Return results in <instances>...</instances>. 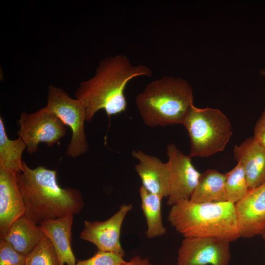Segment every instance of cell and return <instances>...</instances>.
<instances>
[{"mask_svg": "<svg viewBox=\"0 0 265 265\" xmlns=\"http://www.w3.org/2000/svg\"><path fill=\"white\" fill-rule=\"evenodd\" d=\"M26 148L25 143L19 138H8L3 118L0 117V168L17 175L21 172L22 154Z\"/></svg>", "mask_w": 265, "mask_h": 265, "instance_id": "ac0fdd59", "label": "cell"}, {"mask_svg": "<svg viewBox=\"0 0 265 265\" xmlns=\"http://www.w3.org/2000/svg\"><path fill=\"white\" fill-rule=\"evenodd\" d=\"M132 209L131 204H123L106 220H85L80 238L93 243L98 250L114 252L124 257L125 252L120 242L121 227L126 215Z\"/></svg>", "mask_w": 265, "mask_h": 265, "instance_id": "30bf717a", "label": "cell"}, {"mask_svg": "<svg viewBox=\"0 0 265 265\" xmlns=\"http://www.w3.org/2000/svg\"><path fill=\"white\" fill-rule=\"evenodd\" d=\"M45 108L57 116L72 131L66 154L77 158L86 153L88 144L85 132L86 108L84 103L78 98H71L62 89L50 85Z\"/></svg>", "mask_w": 265, "mask_h": 265, "instance_id": "8992f818", "label": "cell"}, {"mask_svg": "<svg viewBox=\"0 0 265 265\" xmlns=\"http://www.w3.org/2000/svg\"><path fill=\"white\" fill-rule=\"evenodd\" d=\"M122 265H153L147 258H143L139 256H135L129 261H126Z\"/></svg>", "mask_w": 265, "mask_h": 265, "instance_id": "d4e9b609", "label": "cell"}, {"mask_svg": "<svg viewBox=\"0 0 265 265\" xmlns=\"http://www.w3.org/2000/svg\"><path fill=\"white\" fill-rule=\"evenodd\" d=\"M16 178L25 215L38 225L46 220L79 214L84 208L80 191L60 186L55 170L42 166L32 169L23 161L21 172Z\"/></svg>", "mask_w": 265, "mask_h": 265, "instance_id": "7a4b0ae2", "label": "cell"}, {"mask_svg": "<svg viewBox=\"0 0 265 265\" xmlns=\"http://www.w3.org/2000/svg\"><path fill=\"white\" fill-rule=\"evenodd\" d=\"M225 194L227 201L236 204L248 194L249 188L245 173L239 162L225 174Z\"/></svg>", "mask_w": 265, "mask_h": 265, "instance_id": "ffe728a7", "label": "cell"}, {"mask_svg": "<svg viewBox=\"0 0 265 265\" xmlns=\"http://www.w3.org/2000/svg\"><path fill=\"white\" fill-rule=\"evenodd\" d=\"M26 256L3 239H0V265H25Z\"/></svg>", "mask_w": 265, "mask_h": 265, "instance_id": "603a6c76", "label": "cell"}, {"mask_svg": "<svg viewBox=\"0 0 265 265\" xmlns=\"http://www.w3.org/2000/svg\"><path fill=\"white\" fill-rule=\"evenodd\" d=\"M123 257L114 252L98 250L90 258L78 260L76 265H122L126 262Z\"/></svg>", "mask_w": 265, "mask_h": 265, "instance_id": "7402d4cb", "label": "cell"}, {"mask_svg": "<svg viewBox=\"0 0 265 265\" xmlns=\"http://www.w3.org/2000/svg\"><path fill=\"white\" fill-rule=\"evenodd\" d=\"M168 220L185 238L212 237L232 242L241 237L235 205L228 201L183 200L171 206Z\"/></svg>", "mask_w": 265, "mask_h": 265, "instance_id": "3957f363", "label": "cell"}, {"mask_svg": "<svg viewBox=\"0 0 265 265\" xmlns=\"http://www.w3.org/2000/svg\"><path fill=\"white\" fill-rule=\"evenodd\" d=\"M23 197L16 175L0 168V238H2L10 226L25 214Z\"/></svg>", "mask_w": 265, "mask_h": 265, "instance_id": "7c38bea8", "label": "cell"}, {"mask_svg": "<svg viewBox=\"0 0 265 265\" xmlns=\"http://www.w3.org/2000/svg\"><path fill=\"white\" fill-rule=\"evenodd\" d=\"M45 236L39 226L23 215L14 221L2 238L26 256Z\"/></svg>", "mask_w": 265, "mask_h": 265, "instance_id": "2e32d148", "label": "cell"}, {"mask_svg": "<svg viewBox=\"0 0 265 265\" xmlns=\"http://www.w3.org/2000/svg\"><path fill=\"white\" fill-rule=\"evenodd\" d=\"M139 192L141 201V209L147 224L145 232L146 237L151 238L164 235L166 232V229L162 220V198L149 192L142 186Z\"/></svg>", "mask_w": 265, "mask_h": 265, "instance_id": "d6986e66", "label": "cell"}, {"mask_svg": "<svg viewBox=\"0 0 265 265\" xmlns=\"http://www.w3.org/2000/svg\"><path fill=\"white\" fill-rule=\"evenodd\" d=\"M182 125L190 138L191 158L207 157L222 151L233 134L229 119L216 108H200L193 105Z\"/></svg>", "mask_w": 265, "mask_h": 265, "instance_id": "5b68a950", "label": "cell"}, {"mask_svg": "<svg viewBox=\"0 0 265 265\" xmlns=\"http://www.w3.org/2000/svg\"><path fill=\"white\" fill-rule=\"evenodd\" d=\"M253 137L265 148V107L255 124Z\"/></svg>", "mask_w": 265, "mask_h": 265, "instance_id": "cb8c5ba5", "label": "cell"}, {"mask_svg": "<svg viewBox=\"0 0 265 265\" xmlns=\"http://www.w3.org/2000/svg\"><path fill=\"white\" fill-rule=\"evenodd\" d=\"M233 152L244 170L250 190L265 183V148L254 137L235 145Z\"/></svg>", "mask_w": 265, "mask_h": 265, "instance_id": "5bb4252c", "label": "cell"}, {"mask_svg": "<svg viewBox=\"0 0 265 265\" xmlns=\"http://www.w3.org/2000/svg\"><path fill=\"white\" fill-rule=\"evenodd\" d=\"M225 179V174H222L216 169L206 170L201 173L190 200L197 203L227 201Z\"/></svg>", "mask_w": 265, "mask_h": 265, "instance_id": "e0dca14e", "label": "cell"}, {"mask_svg": "<svg viewBox=\"0 0 265 265\" xmlns=\"http://www.w3.org/2000/svg\"><path fill=\"white\" fill-rule=\"evenodd\" d=\"M169 192L167 205L190 199L201 173L195 168L191 157L182 153L174 144L167 147Z\"/></svg>", "mask_w": 265, "mask_h": 265, "instance_id": "9c48e42d", "label": "cell"}, {"mask_svg": "<svg viewBox=\"0 0 265 265\" xmlns=\"http://www.w3.org/2000/svg\"><path fill=\"white\" fill-rule=\"evenodd\" d=\"M73 214L43 221L38 226L49 239L57 254L60 265H76L71 249L72 226Z\"/></svg>", "mask_w": 265, "mask_h": 265, "instance_id": "9a60e30c", "label": "cell"}, {"mask_svg": "<svg viewBox=\"0 0 265 265\" xmlns=\"http://www.w3.org/2000/svg\"><path fill=\"white\" fill-rule=\"evenodd\" d=\"M135 101L143 121L150 127L182 124L194 105L188 82L171 76H163L148 83Z\"/></svg>", "mask_w": 265, "mask_h": 265, "instance_id": "277c9868", "label": "cell"}, {"mask_svg": "<svg viewBox=\"0 0 265 265\" xmlns=\"http://www.w3.org/2000/svg\"><path fill=\"white\" fill-rule=\"evenodd\" d=\"M152 74L146 65H132L123 54L101 60L94 76L81 82L75 94L86 106V121H91L100 110H104L109 117L125 112L127 83L136 77H150Z\"/></svg>", "mask_w": 265, "mask_h": 265, "instance_id": "6da1fadb", "label": "cell"}, {"mask_svg": "<svg viewBox=\"0 0 265 265\" xmlns=\"http://www.w3.org/2000/svg\"><path fill=\"white\" fill-rule=\"evenodd\" d=\"M260 74L261 75L265 77V69H263L260 71Z\"/></svg>", "mask_w": 265, "mask_h": 265, "instance_id": "484cf974", "label": "cell"}, {"mask_svg": "<svg viewBox=\"0 0 265 265\" xmlns=\"http://www.w3.org/2000/svg\"><path fill=\"white\" fill-rule=\"evenodd\" d=\"M265 242V229L261 233V235Z\"/></svg>", "mask_w": 265, "mask_h": 265, "instance_id": "4316f807", "label": "cell"}, {"mask_svg": "<svg viewBox=\"0 0 265 265\" xmlns=\"http://www.w3.org/2000/svg\"><path fill=\"white\" fill-rule=\"evenodd\" d=\"M230 242L217 238H185L178 251L177 265H228Z\"/></svg>", "mask_w": 265, "mask_h": 265, "instance_id": "ba28073f", "label": "cell"}, {"mask_svg": "<svg viewBox=\"0 0 265 265\" xmlns=\"http://www.w3.org/2000/svg\"><path fill=\"white\" fill-rule=\"evenodd\" d=\"M132 155L138 161L135 169L141 180L142 186L162 198L168 197L169 181L167 163L140 150L132 151Z\"/></svg>", "mask_w": 265, "mask_h": 265, "instance_id": "4fadbf2b", "label": "cell"}, {"mask_svg": "<svg viewBox=\"0 0 265 265\" xmlns=\"http://www.w3.org/2000/svg\"><path fill=\"white\" fill-rule=\"evenodd\" d=\"M18 123V138L25 143L27 152L31 155L38 151L40 143L52 146L66 133L62 121L45 107L32 113L22 112Z\"/></svg>", "mask_w": 265, "mask_h": 265, "instance_id": "52a82bcc", "label": "cell"}, {"mask_svg": "<svg viewBox=\"0 0 265 265\" xmlns=\"http://www.w3.org/2000/svg\"><path fill=\"white\" fill-rule=\"evenodd\" d=\"M235 205L241 237L260 235L265 229V183Z\"/></svg>", "mask_w": 265, "mask_h": 265, "instance_id": "8fae6325", "label": "cell"}, {"mask_svg": "<svg viewBox=\"0 0 265 265\" xmlns=\"http://www.w3.org/2000/svg\"><path fill=\"white\" fill-rule=\"evenodd\" d=\"M25 265H60L55 248L45 235L26 256Z\"/></svg>", "mask_w": 265, "mask_h": 265, "instance_id": "44dd1931", "label": "cell"}]
</instances>
